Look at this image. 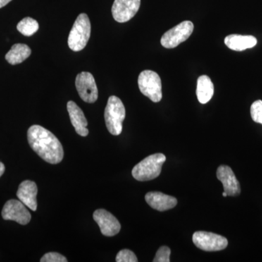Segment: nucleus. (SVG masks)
Segmentation results:
<instances>
[{
    "mask_svg": "<svg viewBox=\"0 0 262 262\" xmlns=\"http://www.w3.org/2000/svg\"><path fill=\"white\" fill-rule=\"evenodd\" d=\"M27 137L32 149L45 161L54 165L61 163L63 146L51 131L40 125H32L29 128Z\"/></svg>",
    "mask_w": 262,
    "mask_h": 262,
    "instance_id": "f257e3e1",
    "label": "nucleus"
},
{
    "mask_svg": "<svg viewBox=\"0 0 262 262\" xmlns=\"http://www.w3.org/2000/svg\"><path fill=\"white\" fill-rule=\"evenodd\" d=\"M165 160L166 158L161 153L149 155L134 166L132 176L139 182H146L158 178Z\"/></svg>",
    "mask_w": 262,
    "mask_h": 262,
    "instance_id": "f03ea898",
    "label": "nucleus"
},
{
    "mask_svg": "<svg viewBox=\"0 0 262 262\" xmlns=\"http://www.w3.org/2000/svg\"><path fill=\"white\" fill-rule=\"evenodd\" d=\"M104 118L108 132L114 136L120 135L122 131V122L125 118V108L121 100L117 96L108 98Z\"/></svg>",
    "mask_w": 262,
    "mask_h": 262,
    "instance_id": "7ed1b4c3",
    "label": "nucleus"
},
{
    "mask_svg": "<svg viewBox=\"0 0 262 262\" xmlns=\"http://www.w3.org/2000/svg\"><path fill=\"white\" fill-rule=\"evenodd\" d=\"M91 25L89 16L81 13L76 19L68 38V46L72 51L78 52L87 46L91 37Z\"/></svg>",
    "mask_w": 262,
    "mask_h": 262,
    "instance_id": "20e7f679",
    "label": "nucleus"
},
{
    "mask_svg": "<svg viewBox=\"0 0 262 262\" xmlns=\"http://www.w3.org/2000/svg\"><path fill=\"white\" fill-rule=\"evenodd\" d=\"M140 91L155 103L160 102L163 98L162 82L158 73L151 70L141 72L138 79Z\"/></svg>",
    "mask_w": 262,
    "mask_h": 262,
    "instance_id": "39448f33",
    "label": "nucleus"
},
{
    "mask_svg": "<svg viewBox=\"0 0 262 262\" xmlns=\"http://www.w3.org/2000/svg\"><path fill=\"white\" fill-rule=\"evenodd\" d=\"M194 30V24L192 21L185 20L182 23L176 26L171 29H169L161 38L162 46L164 48H177L181 43L187 40L190 37Z\"/></svg>",
    "mask_w": 262,
    "mask_h": 262,
    "instance_id": "423d86ee",
    "label": "nucleus"
},
{
    "mask_svg": "<svg viewBox=\"0 0 262 262\" xmlns=\"http://www.w3.org/2000/svg\"><path fill=\"white\" fill-rule=\"evenodd\" d=\"M192 241L196 247L205 251H222L228 246V241L223 236L203 231L194 232Z\"/></svg>",
    "mask_w": 262,
    "mask_h": 262,
    "instance_id": "0eeeda50",
    "label": "nucleus"
},
{
    "mask_svg": "<svg viewBox=\"0 0 262 262\" xmlns=\"http://www.w3.org/2000/svg\"><path fill=\"white\" fill-rule=\"evenodd\" d=\"M75 85L79 96L84 102L92 103L97 101L98 88L92 74L87 72L78 74L76 77Z\"/></svg>",
    "mask_w": 262,
    "mask_h": 262,
    "instance_id": "6e6552de",
    "label": "nucleus"
},
{
    "mask_svg": "<svg viewBox=\"0 0 262 262\" xmlns=\"http://www.w3.org/2000/svg\"><path fill=\"white\" fill-rule=\"evenodd\" d=\"M2 215L5 220L15 221L22 225L29 224L32 217L27 206L17 200H10L5 203Z\"/></svg>",
    "mask_w": 262,
    "mask_h": 262,
    "instance_id": "1a4fd4ad",
    "label": "nucleus"
},
{
    "mask_svg": "<svg viewBox=\"0 0 262 262\" xmlns=\"http://www.w3.org/2000/svg\"><path fill=\"white\" fill-rule=\"evenodd\" d=\"M141 0H115L112 8L113 18L119 23H125L135 16L140 8Z\"/></svg>",
    "mask_w": 262,
    "mask_h": 262,
    "instance_id": "9d476101",
    "label": "nucleus"
},
{
    "mask_svg": "<svg viewBox=\"0 0 262 262\" xmlns=\"http://www.w3.org/2000/svg\"><path fill=\"white\" fill-rule=\"evenodd\" d=\"M94 220L99 226L102 234L113 237L119 233L121 229L120 222L111 213L104 209H98L94 212Z\"/></svg>",
    "mask_w": 262,
    "mask_h": 262,
    "instance_id": "9b49d317",
    "label": "nucleus"
},
{
    "mask_svg": "<svg viewBox=\"0 0 262 262\" xmlns=\"http://www.w3.org/2000/svg\"><path fill=\"white\" fill-rule=\"evenodd\" d=\"M217 178L223 184L224 192L227 196H237L241 193V186L232 168L227 165H221L217 169Z\"/></svg>",
    "mask_w": 262,
    "mask_h": 262,
    "instance_id": "f8f14e48",
    "label": "nucleus"
},
{
    "mask_svg": "<svg viewBox=\"0 0 262 262\" xmlns=\"http://www.w3.org/2000/svg\"><path fill=\"white\" fill-rule=\"evenodd\" d=\"M37 184L32 181H24L19 185L17 196L19 201L28 207L33 211H37Z\"/></svg>",
    "mask_w": 262,
    "mask_h": 262,
    "instance_id": "ddd939ff",
    "label": "nucleus"
},
{
    "mask_svg": "<svg viewBox=\"0 0 262 262\" xmlns=\"http://www.w3.org/2000/svg\"><path fill=\"white\" fill-rule=\"evenodd\" d=\"M145 200L150 207L158 211H168L177 205V198L159 192H148Z\"/></svg>",
    "mask_w": 262,
    "mask_h": 262,
    "instance_id": "4468645a",
    "label": "nucleus"
},
{
    "mask_svg": "<svg viewBox=\"0 0 262 262\" xmlns=\"http://www.w3.org/2000/svg\"><path fill=\"white\" fill-rule=\"evenodd\" d=\"M67 110L70 115L71 122L75 127L76 132L81 136L89 135L87 119L85 118L83 112L77 106V103L72 101H69L67 103Z\"/></svg>",
    "mask_w": 262,
    "mask_h": 262,
    "instance_id": "2eb2a0df",
    "label": "nucleus"
},
{
    "mask_svg": "<svg viewBox=\"0 0 262 262\" xmlns=\"http://www.w3.org/2000/svg\"><path fill=\"white\" fill-rule=\"evenodd\" d=\"M225 43L227 48L232 51H243L256 46L257 39L251 35L230 34L225 37Z\"/></svg>",
    "mask_w": 262,
    "mask_h": 262,
    "instance_id": "dca6fc26",
    "label": "nucleus"
},
{
    "mask_svg": "<svg viewBox=\"0 0 262 262\" xmlns=\"http://www.w3.org/2000/svg\"><path fill=\"white\" fill-rule=\"evenodd\" d=\"M196 94L198 101L203 104L208 103L213 97L214 86L208 76L202 75L198 78Z\"/></svg>",
    "mask_w": 262,
    "mask_h": 262,
    "instance_id": "f3484780",
    "label": "nucleus"
},
{
    "mask_svg": "<svg viewBox=\"0 0 262 262\" xmlns=\"http://www.w3.org/2000/svg\"><path fill=\"white\" fill-rule=\"evenodd\" d=\"M32 51L28 46L25 44L13 45V47L5 56L6 61L11 65L19 64L30 56Z\"/></svg>",
    "mask_w": 262,
    "mask_h": 262,
    "instance_id": "a211bd4d",
    "label": "nucleus"
},
{
    "mask_svg": "<svg viewBox=\"0 0 262 262\" xmlns=\"http://www.w3.org/2000/svg\"><path fill=\"white\" fill-rule=\"evenodd\" d=\"M17 29L23 35L30 37L37 32L39 29V24L34 19L27 17L19 22L17 25Z\"/></svg>",
    "mask_w": 262,
    "mask_h": 262,
    "instance_id": "6ab92c4d",
    "label": "nucleus"
},
{
    "mask_svg": "<svg viewBox=\"0 0 262 262\" xmlns=\"http://www.w3.org/2000/svg\"><path fill=\"white\" fill-rule=\"evenodd\" d=\"M251 115L255 122L262 125V101H254L251 106Z\"/></svg>",
    "mask_w": 262,
    "mask_h": 262,
    "instance_id": "aec40b11",
    "label": "nucleus"
},
{
    "mask_svg": "<svg viewBox=\"0 0 262 262\" xmlns=\"http://www.w3.org/2000/svg\"><path fill=\"white\" fill-rule=\"evenodd\" d=\"M117 262H137V257L135 253L128 249H123L117 253Z\"/></svg>",
    "mask_w": 262,
    "mask_h": 262,
    "instance_id": "412c9836",
    "label": "nucleus"
},
{
    "mask_svg": "<svg viewBox=\"0 0 262 262\" xmlns=\"http://www.w3.org/2000/svg\"><path fill=\"white\" fill-rule=\"evenodd\" d=\"M170 248L167 246H162L156 253V256L153 260L154 262H170Z\"/></svg>",
    "mask_w": 262,
    "mask_h": 262,
    "instance_id": "4be33fe9",
    "label": "nucleus"
},
{
    "mask_svg": "<svg viewBox=\"0 0 262 262\" xmlns=\"http://www.w3.org/2000/svg\"><path fill=\"white\" fill-rule=\"evenodd\" d=\"M41 262H67V259L65 256H62L60 253L51 252L46 253L40 259Z\"/></svg>",
    "mask_w": 262,
    "mask_h": 262,
    "instance_id": "5701e85b",
    "label": "nucleus"
},
{
    "mask_svg": "<svg viewBox=\"0 0 262 262\" xmlns=\"http://www.w3.org/2000/svg\"><path fill=\"white\" fill-rule=\"evenodd\" d=\"M11 1L12 0H0V8H3Z\"/></svg>",
    "mask_w": 262,
    "mask_h": 262,
    "instance_id": "b1692460",
    "label": "nucleus"
},
{
    "mask_svg": "<svg viewBox=\"0 0 262 262\" xmlns=\"http://www.w3.org/2000/svg\"><path fill=\"white\" fill-rule=\"evenodd\" d=\"M5 170V167L4 164L0 162V177L3 175Z\"/></svg>",
    "mask_w": 262,
    "mask_h": 262,
    "instance_id": "393cba45",
    "label": "nucleus"
},
{
    "mask_svg": "<svg viewBox=\"0 0 262 262\" xmlns=\"http://www.w3.org/2000/svg\"><path fill=\"white\" fill-rule=\"evenodd\" d=\"M223 196H225V198H226V196H227V193H226L225 192H223Z\"/></svg>",
    "mask_w": 262,
    "mask_h": 262,
    "instance_id": "a878e982",
    "label": "nucleus"
}]
</instances>
